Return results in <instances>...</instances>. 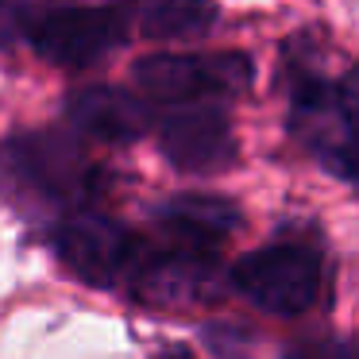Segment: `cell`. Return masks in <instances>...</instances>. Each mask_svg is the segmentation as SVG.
I'll return each instance as SVG.
<instances>
[{"label":"cell","mask_w":359,"mask_h":359,"mask_svg":"<svg viewBox=\"0 0 359 359\" xmlns=\"http://www.w3.org/2000/svg\"><path fill=\"white\" fill-rule=\"evenodd\" d=\"M104 170L89 158L74 128H39L0 143V201L50 224L97 205Z\"/></svg>","instance_id":"obj_1"},{"label":"cell","mask_w":359,"mask_h":359,"mask_svg":"<svg viewBox=\"0 0 359 359\" xmlns=\"http://www.w3.org/2000/svg\"><path fill=\"white\" fill-rule=\"evenodd\" d=\"M290 132L328 174L359 189V66L340 74L290 62Z\"/></svg>","instance_id":"obj_2"},{"label":"cell","mask_w":359,"mask_h":359,"mask_svg":"<svg viewBox=\"0 0 359 359\" xmlns=\"http://www.w3.org/2000/svg\"><path fill=\"white\" fill-rule=\"evenodd\" d=\"M132 81L151 104H228L255 81L243 50H166L135 62Z\"/></svg>","instance_id":"obj_3"},{"label":"cell","mask_w":359,"mask_h":359,"mask_svg":"<svg viewBox=\"0 0 359 359\" xmlns=\"http://www.w3.org/2000/svg\"><path fill=\"white\" fill-rule=\"evenodd\" d=\"M47 243L66 274L93 290H120V294H128V282L147 248L143 236H135L124 220L101 212L97 205L55 220Z\"/></svg>","instance_id":"obj_4"},{"label":"cell","mask_w":359,"mask_h":359,"mask_svg":"<svg viewBox=\"0 0 359 359\" xmlns=\"http://www.w3.org/2000/svg\"><path fill=\"white\" fill-rule=\"evenodd\" d=\"M128 35H132V24L120 0L112 4L47 0L27 35V47L58 70H89L124 47Z\"/></svg>","instance_id":"obj_5"},{"label":"cell","mask_w":359,"mask_h":359,"mask_svg":"<svg viewBox=\"0 0 359 359\" xmlns=\"http://www.w3.org/2000/svg\"><path fill=\"white\" fill-rule=\"evenodd\" d=\"M232 286L274 317H297L320 302L325 266L320 251L297 240H278L259 251H248L232 263Z\"/></svg>","instance_id":"obj_6"},{"label":"cell","mask_w":359,"mask_h":359,"mask_svg":"<svg viewBox=\"0 0 359 359\" xmlns=\"http://www.w3.org/2000/svg\"><path fill=\"white\" fill-rule=\"evenodd\" d=\"M163 158L182 174H220L236 163V132L224 104H174L155 120Z\"/></svg>","instance_id":"obj_7"},{"label":"cell","mask_w":359,"mask_h":359,"mask_svg":"<svg viewBox=\"0 0 359 359\" xmlns=\"http://www.w3.org/2000/svg\"><path fill=\"white\" fill-rule=\"evenodd\" d=\"M66 120L81 140L93 143H135L155 132V104L124 86H81L66 97Z\"/></svg>","instance_id":"obj_8"},{"label":"cell","mask_w":359,"mask_h":359,"mask_svg":"<svg viewBox=\"0 0 359 359\" xmlns=\"http://www.w3.org/2000/svg\"><path fill=\"white\" fill-rule=\"evenodd\" d=\"M151 220H155V232L163 243H174V248L217 259L220 248L236 236L243 217L236 209V201H228V197L178 194V197H166L163 205H155Z\"/></svg>","instance_id":"obj_9"},{"label":"cell","mask_w":359,"mask_h":359,"mask_svg":"<svg viewBox=\"0 0 359 359\" xmlns=\"http://www.w3.org/2000/svg\"><path fill=\"white\" fill-rule=\"evenodd\" d=\"M120 4L128 12L132 32L163 43L201 39L220 20L217 0H120Z\"/></svg>","instance_id":"obj_10"},{"label":"cell","mask_w":359,"mask_h":359,"mask_svg":"<svg viewBox=\"0 0 359 359\" xmlns=\"http://www.w3.org/2000/svg\"><path fill=\"white\" fill-rule=\"evenodd\" d=\"M47 0H0V50L27 43Z\"/></svg>","instance_id":"obj_11"},{"label":"cell","mask_w":359,"mask_h":359,"mask_svg":"<svg viewBox=\"0 0 359 359\" xmlns=\"http://www.w3.org/2000/svg\"><path fill=\"white\" fill-rule=\"evenodd\" d=\"M282 359H355L351 348L344 340H332V336H309V340H297L282 351Z\"/></svg>","instance_id":"obj_12"},{"label":"cell","mask_w":359,"mask_h":359,"mask_svg":"<svg viewBox=\"0 0 359 359\" xmlns=\"http://www.w3.org/2000/svg\"><path fill=\"white\" fill-rule=\"evenodd\" d=\"M147 359H197V351L189 348V344H163V348H155Z\"/></svg>","instance_id":"obj_13"}]
</instances>
